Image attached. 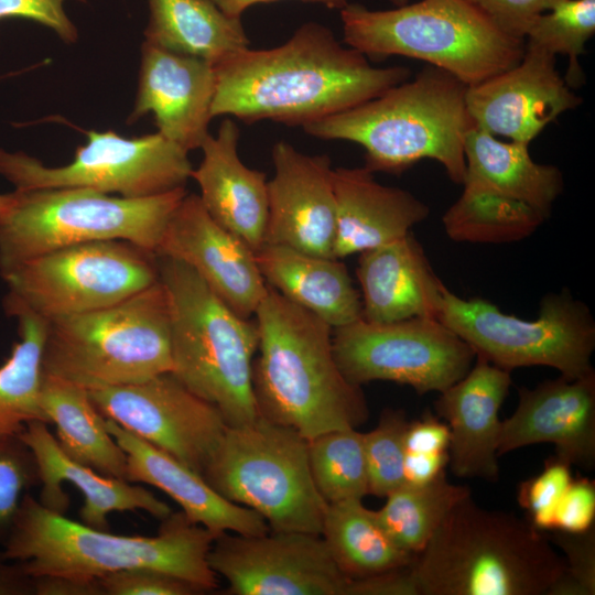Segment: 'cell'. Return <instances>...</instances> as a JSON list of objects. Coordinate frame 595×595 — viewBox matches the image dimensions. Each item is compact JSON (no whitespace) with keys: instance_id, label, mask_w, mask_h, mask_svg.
<instances>
[{"instance_id":"6da1fadb","label":"cell","mask_w":595,"mask_h":595,"mask_svg":"<svg viewBox=\"0 0 595 595\" xmlns=\"http://www.w3.org/2000/svg\"><path fill=\"white\" fill-rule=\"evenodd\" d=\"M215 69L214 118L234 117L248 125L270 120L302 128L410 78V69L403 66H372L315 21L300 25L279 46L244 48Z\"/></svg>"},{"instance_id":"7a4b0ae2","label":"cell","mask_w":595,"mask_h":595,"mask_svg":"<svg viewBox=\"0 0 595 595\" xmlns=\"http://www.w3.org/2000/svg\"><path fill=\"white\" fill-rule=\"evenodd\" d=\"M155 536H121L74 521L25 493L0 556L32 577L97 580L117 571L149 567L187 581L202 593L218 587L208 564L216 536L183 511L161 520Z\"/></svg>"},{"instance_id":"3957f363","label":"cell","mask_w":595,"mask_h":595,"mask_svg":"<svg viewBox=\"0 0 595 595\" xmlns=\"http://www.w3.org/2000/svg\"><path fill=\"white\" fill-rule=\"evenodd\" d=\"M255 317L252 388L261 416L306 440L367 421L361 387L345 378L335 359L332 326L269 285Z\"/></svg>"},{"instance_id":"277c9868","label":"cell","mask_w":595,"mask_h":595,"mask_svg":"<svg viewBox=\"0 0 595 595\" xmlns=\"http://www.w3.org/2000/svg\"><path fill=\"white\" fill-rule=\"evenodd\" d=\"M565 564L518 516L458 501L410 565L418 595H548Z\"/></svg>"},{"instance_id":"5b68a950","label":"cell","mask_w":595,"mask_h":595,"mask_svg":"<svg viewBox=\"0 0 595 595\" xmlns=\"http://www.w3.org/2000/svg\"><path fill=\"white\" fill-rule=\"evenodd\" d=\"M467 86L429 66L380 95L311 122L305 133L343 140L365 150V167L399 175L423 159L435 160L455 184L465 174L464 143L474 122L466 107Z\"/></svg>"},{"instance_id":"8992f818","label":"cell","mask_w":595,"mask_h":595,"mask_svg":"<svg viewBox=\"0 0 595 595\" xmlns=\"http://www.w3.org/2000/svg\"><path fill=\"white\" fill-rule=\"evenodd\" d=\"M171 317V372L215 405L228 426L260 416L252 388L258 324L220 300L184 262L158 255Z\"/></svg>"},{"instance_id":"52a82bcc","label":"cell","mask_w":595,"mask_h":595,"mask_svg":"<svg viewBox=\"0 0 595 595\" xmlns=\"http://www.w3.org/2000/svg\"><path fill=\"white\" fill-rule=\"evenodd\" d=\"M343 42L368 60L404 56L443 69L467 87L515 66L526 42L468 0H419L388 10L348 2L339 10Z\"/></svg>"},{"instance_id":"ba28073f","label":"cell","mask_w":595,"mask_h":595,"mask_svg":"<svg viewBox=\"0 0 595 595\" xmlns=\"http://www.w3.org/2000/svg\"><path fill=\"white\" fill-rule=\"evenodd\" d=\"M45 374L88 391L171 372V317L160 279L115 304L48 322Z\"/></svg>"},{"instance_id":"9c48e42d","label":"cell","mask_w":595,"mask_h":595,"mask_svg":"<svg viewBox=\"0 0 595 595\" xmlns=\"http://www.w3.org/2000/svg\"><path fill=\"white\" fill-rule=\"evenodd\" d=\"M15 192L0 219V273L33 257L78 244L125 240L158 252L185 187L130 198L89 188Z\"/></svg>"},{"instance_id":"30bf717a","label":"cell","mask_w":595,"mask_h":595,"mask_svg":"<svg viewBox=\"0 0 595 595\" xmlns=\"http://www.w3.org/2000/svg\"><path fill=\"white\" fill-rule=\"evenodd\" d=\"M225 499L259 513L270 531L321 534L328 504L310 468L309 440L259 416L226 428L204 473Z\"/></svg>"},{"instance_id":"8fae6325","label":"cell","mask_w":595,"mask_h":595,"mask_svg":"<svg viewBox=\"0 0 595 595\" xmlns=\"http://www.w3.org/2000/svg\"><path fill=\"white\" fill-rule=\"evenodd\" d=\"M437 318L476 356L508 371L545 366L567 379L594 371L595 321L586 304L567 289L547 294L539 316L527 321L485 299H463L446 288Z\"/></svg>"},{"instance_id":"7c38bea8","label":"cell","mask_w":595,"mask_h":595,"mask_svg":"<svg viewBox=\"0 0 595 595\" xmlns=\"http://www.w3.org/2000/svg\"><path fill=\"white\" fill-rule=\"evenodd\" d=\"M2 278L9 315L47 322L120 302L159 281L158 255L125 240L78 244L28 259Z\"/></svg>"},{"instance_id":"4fadbf2b","label":"cell","mask_w":595,"mask_h":595,"mask_svg":"<svg viewBox=\"0 0 595 595\" xmlns=\"http://www.w3.org/2000/svg\"><path fill=\"white\" fill-rule=\"evenodd\" d=\"M86 137L73 160L60 166L0 148V175L18 191L75 187L130 198L185 187L191 178L188 152L159 132L128 138L89 130Z\"/></svg>"},{"instance_id":"5bb4252c","label":"cell","mask_w":595,"mask_h":595,"mask_svg":"<svg viewBox=\"0 0 595 595\" xmlns=\"http://www.w3.org/2000/svg\"><path fill=\"white\" fill-rule=\"evenodd\" d=\"M333 350L345 378L361 387L392 381L419 394L442 392L462 379L476 358L474 349L435 317L391 323L359 318L333 328Z\"/></svg>"},{"instance_id":"9a60e30c","label":"cell","mask_w":595,"mask_h":595,"mask_svg":"<svg viewBox=\"0 0 595 595\" xmlns=\"http://www.w3.org/2000/svg\"><path fill=\"white\" fill-rule=\"evenodd\" d=\"M208 564L231 595H347L351 582L323 537L310 532H224L213 542Z\"/></svg>"},{"instance_id":"2e32d148","label":"cell","mask_w":595,"mask_h":595,"mask_svg":"<svg viewBox=\"0 0 595 595\" xmlns=\"http://www.w3.org/2000/svg\"><path fill=\"white\" fill-rule=\"evenodd\" d=\"M89 396L106 419L202 476L227 428L219 410L187 389L172 372L91 390Z\"/></svg>"},{"instance_id":"e0dca14e","label":"cell","mask_w":595,"mask_h":595,"mask_svg":"<svg viewBox=\"0 0 595 595\" xmlns=\"http://www.w3.org/2000/svg\"><path fill=\"white\" fill-rule=\"evenodd\" d=\"M465 100L476 128L526 144L583 102L558 72L555 55L527 43L515 66L468 86Z\"/></svg>"},{"instance_id":"ac0fdd59","label":"cell","mask_w":595,"mask_h":595,"mask_svg":"<svg viewBox=\"0 0 595 595\" xmlns=\"http://www.w3.org/2000/svg\"><path fill=\"white\" fill-rule=\"evenodd\" d=\"M156 255L187 264L242 317L255 316L267 293L255 251L217 224L197 194H186L176 207Z\"/></svg>"},{"instance_id":"d6986e66","label":"cell","mask_w":595,"mask_h":595,"mask_svg":"<svg viewBox=\"0 0 595 595\" xmlns=\"http://www.w3.org/2000/svg\"><path fill=\"white\" fill-rule=\"evenodd\" d=\"M271 158L274 175L268 181L264 244L334 257L336 198L329 156L306 154L279 141Z\"/></svg>"},{"instance_id":"ffe728a7","label":"cell","mask_w":595,"mask_h":595,"mask_svg":"<svg viewBox=\"0 0 595 595\" xmlns=\"http://www.w3.org/2000/svg\"><path fill=\"white\" fill-rule=\"evenodd\" d=\"M215 90V65L143 41L137 94L127 123L152 113L156 132L165 139L187 152L201 149L214 118Z\"/></svg>"},{"instance_id":"44dd1931","label":"cell","mask_w":595,"mask_h":595,"mask_svg":"<svg viewBox=\"0 0 595 595\" xmlns=\"http://www.w3.org/2000/svg\"><path fill=\"white\" fill-rule=\"evenodd\" d=\"M540 443L571 465H595V371L575 379L560 376L534 388H518L515 412L501 421L498 456Z\"/></svg>"},{"instance_id":"7402d4cb","label":"cell","mask_w":595,"mask_h":595,"mask_svg":"<svg viewBox=\"0 0 595 595\" xmlns=\"http://www.w3.org/2000/svg\"><path fill=\"white\" fill-rule=\"evenodd\" d=\"M475 360L462 379L440 392L434 409L450 430L452 473L494 483L499 477V410L512 383L511 371L480 356Z\"/></svg>"},{"instance_id":"603a6c76","label":"cell","mask_w":595,"mask_h":595,"mask_svg":"<svg viewBox=\"0 0 595 595\" xmlns=\"http://www.w3.org/2000/svg\"><path fill=\"white\" fill-rule=\"evenodd\" d=\"M19 436L31 448L37 464L41 485L37 500L50 510L64 515L67 511L69 499L62 488L66 482L84 496L79 510L82 522L95 529L108 530V515L112 512L143 510L160 520L172 512L167 504L143 486L102 475L69 458L46 422L26 423Z\"/></svg>"},{"instance_id":"cb8c5ba5","label":"cell","mask_w":595,"mask_h":595,"mask_svg":"<svg viewBox=\"0 0 595 595\" xmlns=\"http://www.w3.org/2000/svg\"><path fill=\"white\" fill-rule=\"evenodd\" d=\"M240 130L227 117L215 136L203 142V159L191 178L209 216L245 241L255 252L264 244L268 219L266 173L248 167L239 158Z\"/></svg>"},{"instance_id":"d4e9b609","label":"cell","mask_w":595,"mask_h":595,"mask_svg":"<svg viewBox=\"0 0 595 595\" xmlns=\"http://www.w3.org/2000/svg\"><path fill=\"white\" fill-rule=\"evenodd\" d=\"M106 426L126 454V480L159 488L192 522L216 537L224 532L257 536L270 531L259 513L221 497L202 475L178 459L110 419H106Z\"/></svg>"},{"instance_id":"484cf974","label":"cell","mask_w":595,"mask_h":595,"mask_svg":"<svg viewBox=\"0 0 595 595\" xmlns=\"http://www.w3.org/2000/svg\"><path fill=\"white\" fill-rule=\"evenodd\" d=\"M356 275L361 288V318L391 323L437 318L445 284L412 235L360 252Z\"/></svg>"},{"instance_id":"4316f807","label":"cell","mask_w":595,"mask_h":595,"mask_svg":"<svg viewBox=\"0 0 595 595\" xmlns=\"http://www.w3.org/2000/svg\"><path fill=\"white\" fill-rule=\"evenodd\" d=\"M337 259L379 247L411 232L426 219L429 206L412 193L386 186L363 167L333 170Z\"/></svg>"},{"instance_id":"83f0119b","label":"cell","mask_w":595,"mask_h":595,"mask_svg":"<svg viewBox=\"0 0 595 595\" xmlns=\"http://www.w3.org/2000/svg\"><path fill=\"white\" fill-rule=\"evenodd\" d=\"M255 256L269 286L333 328L361 318V296L339 259L269 244Z\"/></svg>"},{"instance_id":"f1b7e54d","label":"cell","mask_w":595,"mask_h":595,"mask_svg":"<svg viewBox=\"0 0 595 595\" xmlns=\"http://www.w3.org/2000/svg\"><path fill=\"white\" fill-rule=\"evenodd\" d=\"M463 187L510 197L547 214L564 188L562 172L536 162L529 144L501 141L474 127L464 143Z\"/></svg>"},{"instance_id":"f546056e","label":"cell","mask_w":595,"mask_h":595,"mask_svg":"<svg viewBox=\"0 0 595 595\" xmlns=\"http://www.w3.org/2000/svg\"><path fill=\"white\" fill-rule=\"evenodd\" d=\"M41 408L46 423L56 426V440L69 458L102 475L126 479V454L87 389L44 372Z\"/></svg>"},{"instance_id":"4dcf8cb0","label":"cell","mask_w":595,"mask_h":595,"mask_svg":"<svg viewBox=\"0 0 595 595\" xmlns=\"http://www.w3.org/2000/svg\"><path fill=\"white\" fill-rule=\"evenodd\" d=\"M145 42L217 65L249 47L241 18L229 17L209 0H147Z\"/></svg>"},{"instance_id":"1f68e13d","label":"cell","mask_w":595,"mask_h":595,"mask_svg":"<svg viewBox=\"0 0 595 595\" xmlns=\"http://www.w3.org/2000/svg\"><path fill=\"white\" fill-rule=\"evenodd\" d=\"M321 536L338 567L351 580L410 566L415 556L389 537L376 511L366 508L361 499L328 504Z\"/></svg>"},{"instance_id":"d6a6232c","label":"cell","mask_w":595,"mask_h":595,"mask_svg":"<svg viewBox=\"0 0 595 595\" xmlns=\"http://www.w3.org/2000/svg\"><path fill=\"white\" fill-rule=\"evenodd\" d=\"M12 316L18 318L19 340L0 366V436L17 435L34 420L46 422L41 389L48 322L26 311Z\"/></svg>"},{"instance_id":"836d02e7","label":"cell","mask_w":595,"mask_h":595,"mask_svg":"<svg viewBox=\"0 0 595 595\" xmlns=\"http://www.w3.org/2000/svg\"><path fill=\"white\" fill-rule=\"evenodd\" d=\"M548 217L521 201L463 188L444 213L442 224L454 241L497 245L530 237Z\"/></svg>"},{"instance_id":"e575fe53","label":"cell","mask_w":595,"mask_h":595,"mask_svg":"<svg viewBox=\"0 0 595 595\" xmlns=\"http://www.w3.org/2000/svg\"><path fill=\"white\" fill-rule=\"evenodd\" d=\"M469 495L467 486L450 483L446 472H443L425 484L404 483L390 493L386 504L375 511L389 537L401 549L416 555L450 510Z\"/></svg>"},{"instance_id":"d590c367","label":"cell","mask_w":595,"mask_h":595,"mask_svg":"<svg viewBox=\"0 0 595 595\" xmlns=\"http://www.w3.org/2000/svg\"><path fill=\"white\" fill-rule=\"evenodd\" d=\"M309 462L314 484L327 504L369 495L364 433L339 429L309 440Z\"/></svg>"},{"instance_id":"8d00e7d4","label":"cell","mask_w":595,"mask_h":595,"mask_svg":"<svg viewBox=\"0 0 595 595\" xmlns=\"http://www.w3.org/2000/svg\"><path fill=\"white\" fill-rule=\"evenodd\" d=\"M595 32V0H564L541 13L530 26L524 42L556 56L569 57L565 82L570 87L583 83L578 57Z\"/></svg>"},{"instance_id":"74e56055","label":"cell","mask_w":595,"mask_h":595,"mask_svg":"<svg viewBox=\"0 0 595 595\" xmlns=\"http://www.w3.org/2000/svg\"><path fill=\"white\" fill-rule=\"evenodd\" d=\"M404 411L385 409L375 429L364 433L369 495L387 497L405 483Z\"/></svg>"},{"instance_id":"f35d334b","label":"cell","mask_w":595,"mask_h":595,"mask_svg":"<svg viewBox=\"0 0 595 595\" xmlns=\"http://www.w3.org/2000/svg\"><path fill=\"white\" fill-rule=\"evenodd\" d=\"M40 485L31 448L19 434L0 436V542L7 537L23 494Z\"/></svg>"},{"instance_id":"ab89813d","label":"cell","mask_w":595,"mask_h":595,"mask_svg":"<svg viewBox=\"0 0 595 595\" xmlns=\"http://www.w3.org/2000/svg\"><path fill=\"white\" fill-rule=\"evenodd\" d=\"M571 466L554 455L544 461L540 473L518 485V504L536 529L543 532L554 529L556 506L573 479Z\"/></svg>"},{"instance_id":"60d3db41","label":"cell","mask_w":595,"mask_h":595,"mask_svg":"<svg viewBox=\"0 0 595 595\" xmlns=\"http://www.w3.org/2000/svg\"><path fill=\"white\" fill-rule=\"evenodd\" d=\"M545 534L565 556L564 572L548 595H594L595 528L576 533L553 530Z\"/></svg>"},{"instance_id":"b9f144b4","label":"cell","mask_w":595,"mask_h":595,"mask_svg":"<svg viewBox=\"0 0 595 595\" xmlns=\"http://www.w3.org/2000/svg\"><path fill=\"white\" fill-rule=\"evenodd\" d=\"M97 580L102 595H193L202 593L183 578L149 567L117 571Z\"/></svg>"},{"instance_id":"7bdbcfd3","label":"cell","mask_w":595,"mask_h":595,"mask_svg":"<svg viewBox=\"0 0 595 595\" xmlns=\"http://www.w3.org/2000/svg\"><path fill=\"white\" fill-rule=\"evenodd\" d=\"M65 1L0 0V21L8 18L26 19L52 30L64 43L72 44L78 39V30L65 11Z\"/></svg>"},{"instance_id":"ee69618b","label":"cell","mask_w":595,"mask_h":595,"mask_svg":"<svg viewBox=\"0 0 595 595\" xmlns=\"http://www.w3.org/2000/svg\"><path fill=\"white\" fill-rule=\"evenodd\" d=\"M594 520L595 482L587 477L573 478L556 506L553 530L583 532L594 527Z\"/></svg>"},{"instance_id":"f6af8a7d","label":"cell","mask_w":595,"mask_h":595,"mask_svg":"<svg viewBox=\"0 0 595 595\" xmlns=\"http://www.w3.org/2000/svg\"><path fill=\"white\" fill-rule=\"evenodd\" d=\"M506 33L524 40L548 0H468Z\"/></svg>"},{"instance_id":"bcb514c9","label":"cell","mask_w":595,"mask_h":595,"mask_svg":"<svg viewBox=\"0 0 595 595\" xmlns=\"http://www.w3.org/2000/svg\"><path fill=\"white\" fill-rule=\"evenodd\" d=\"M450 430L445 422L430 412L421 419L409 421L405 432V452L436 453L448 451Z\"/></svg>"},{"instance_id":"7dc6e473","label":"cell","mask_w":595,"mask_h":595,"mask_svg":"<svg viewBox=\"0 0 595 595\" xmlns=\"http://www.w3.org/2000/svg\"><path fill=\"white\" fill-rule=\"evenodd\" d=\"M348 595H418L410 566L351 580Z\"/></svg>"},{"instance_id":"c3c4849f","label":"cell","mask_w":595,"mask_h":595,"mask_svg":"<svg viewBox=\"0 0 595 595\" xmlns=\"http://www.w3.org/2000/svg\"><path fill=\"white\" fill-rule=\"evenodd\" d=\"M446 466H448V451L436 453L405 452V483L413 485L429 483L445 472Z\"/></svg>"},{"instance_id":"681fc988","label":"cell","mask_w":595,"mask_h":595,"mask_svg":"<svg viewBox=\"0 0 595 595\" xmlns=\"http://www.w3.org/2000/svg\"><path fill=\"white\" fill-rule=\"evenodd\" d=\"M34 595H102L98 580H80L62 575L33 577Z\"/></svg>"},{"instance_id":"f907efd6","label":"cell","mask_w":595,"mask_h":595,"mask_svg":"<svg viewBox=\"0 0 595 595\" xmlns=\"http://www.w3.org/2000/svg\"><path fill=\"white\" fill-rule=\"evenodd\" d=\"M0 595H34L33 577L20 563H7L0 556Z\"/></svg>"},{"instance_id":"816d5d0a","label":"cell","mask_w":595,"mask_h":595,"mask_svg":"<svg viewBox=\"0 0 595 595\" xmlns=\"http://www.w3.org/2000/svg\"><path fill=\"white\" fill-rule=\"evenodd\" d=\"M218 7L224 13L234 18H241L242 13L252 6L275 2L280 0H209ZM309 3H317L329 9L344 8L349 0H298Z\"/></svg>"},{"instance_id":"f5cc1de1","label":"cell","mask_w":595,"mask_h":595,"mask_svg":"<svg viewBox=\"0 0 595 595\" xmlns=\"http://www.w3.org/2000/svg\"><path fill=\"white\" fill-rule=\"evenodd\" d=\"M15 202V192L0 194V219L7 215Z\"/></svg>"},{"instance_id":"db71d44e","label":"cell","mask_w":595,"mask_h":595,"mask_svg":"<svg viewBox=\"0 0 595 595\" xmlns=\"http://www.w3.org/2000/svg\"><path fill=\"white\" fill-rule=\"evenodd\" d=\"M396 7L408 3L410 0H389Z\"/></svg>"},{"instance_id":"11a10c76","label":"cell","mask_w":595,"mask_h":595,"mask_svg":"<svg viewBox=\"0 0 595 595\" xmlns=\"http://www.w3.org/2000/svg\"><path fill=\"white\" fill-rule=\"evenodd\" d=\"M562 1H564V0H548V6H549V8H551V7L558 4V3L562 2Z\"/></svg>"},{"instance_id":"9f6ffc18","label":"cell","mask_w":595,"mask_h":595,"mask_svg":"<svg viewBox=\"0 0 595 595\" xmlns=\"http://www.w3.org/2000/svg\"><path fill=\"white\" fill-rule=\"evenodd\" d=\"M85 1V0H84Z\"/></svg>"}]
</instances>
